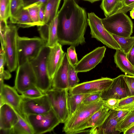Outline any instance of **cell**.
Instances as JSON below:
<instances>
[{"instance_id": "6da1fadb", "label": "cell", "mask_w": 134, "mask_h": 134, "mask_svg": "<svg viewBox=\"0 0 134 134\" xmlns=\"http://www.w3.org/2000/svg\"><path fill=\"white\" fill-rule=\"evenodd\" d=\"M58 18L59 43L75 47L85 43L84 35L88 25V16L85 10L75 0H63Z\"/></svg>"}, {"instance_id": "7a4b0ae2", "label": "cell", "mask_w": 134, "mask_h": 134, "mask_svg": "<svg viewBox=\"0 0 134 134\" xmlns=\"http://www.w3.org/2000/svg\"><path fill=\"white\" fill-rule=\"evenodd\" d=\"M105 106L102 99L88 104L82 103L72 115L64 123L63 131L66 133H76L79 128L96 112Z\"/></svg>"}, {"instance_id": "3957f363", "label": "cell", "mask_w": 134, "mask_h": 134, "mask_svg": "<svg viewBox=\"0 0 134 134\" xmlns=\"http://www.w3.org/2000/svg\"><path fill=\"white\" fill-rule=\"evenodd\" d=\"M50 48L44 46L38 55L29 61L36 77V86L44 93L52 88V80L48 75L47 65Z\"/></svg>"}, {"instance_id": "277c9868", "label": "cell", "mask_w": 134, "mask_h": 134, "mask_svg": "<svg viewBox=\"0 0 134 134\" xmlns=\"http://www.w3.org/2000/svg\"><path fill=\"white\" fill-rule=\"evenodd\" d=\"M18 65L36 58L42 48L46 45L39 37L28 38L18 36L17 40Z\"/></svg>"}, {"instance_id": "5b68a950", "label": "cell", "mask_w": 134, "mask_h": 134, "mask_svg": "<svg viewBox=\"0 0 134 134\" xmlns=\"http://www.w3.org/2000/svg\"><path fill=\"white\" fill-rule=\"evenodd\" d=\"M102 20L105 28L111 34L129 37L132 34L133 22L125 13H116Z\"/></svg>"}, {"instance_id": "8992f818", "label": "cell", "mask_w": 134, "mask_h": 134, "mask_svg": "<svg viewBox=\"0 0 134 134\" xmlns=\"http://www.w3.org/2000/svg\"><path fill=\"white\" fill-rule=\"evenodd\" d=\"M25 118L31 126L34 134H41L50 132L61 123L52 108L46 113L29 114L25 116Z\"/></svg>"}, {"instance_id": "52a82bcc", "label": "cell", "mask_w": 134, "mask_h": 134, "mask_svg": "<svg viewBox=\"0 0 134 134\" xmlns=\"http://www.w3.org/2000/svg\"><path fill=\"white\" fill-rule=\"evenodd\" d=\"M87 16L91 37L96 39L109 48L116 50L120 49L112 35L104 27L102 19L93 12L88 13Z\"/></svg>"}, {"instance_id": "ba28073f", "label": "cell", "mask_w": 134, "mask_h": 134, "mask_svg": "<svg viewBox=\"0 0 134 134\" xmlns=\"http://www.w3.org/2000/svg\"><path fill=\"white\" fill-rule=\"evenodd\" d=\"M68 89L51 88L45 93L47 94L53 109L61 123H64L69 118L67 100Z\"/></svg>"}, {"instance_id": "9c48e42d", "label": "cell", "mask_w": 134, "mask_h": 134, "mask_svg": "<svg viewBox=\"0 0 134 134\" xmlns=\"http://www.w3.org/2000/svg\"><path fill=\"white\" fill-rule=\"evenodd\" d=\"M5 36L4 50L7 66L9 71L12 72L18 66L17 40L18 36L17 26L9 25Z\"/></svg>"}, {"instance_id": "30bf717a", "label": "cell", "mask_w": 134, "mask_h": 134, "mask_svg": "<svg viewBox=\"0 0 134 134\" xmlns=\"http://www.w3.org/2000/svg\"><path fill=\"white\" fill-rule=\"evenodd\" d=\"M52 108L49 99L45 93L41 97L35 98L22 96L20 109V115L25 118V116L29 114L46 113Z\"/></svg>"}, {"instance_id": "8fae6325", "label": "cell", "mask_w": 134, "mask_h": 134, "mask_svg": "<svg viewBox=\"0 0 134 134\" xmlns=\"http://www.w3.org/2000/svg\"><path fill=\"white\" fill-rule=\"evenodd\" d=\"M36 85V77L30 61L18 65L14 86L17 91L21 94Z\"/></svg>"}, {"instance_id": "7c38bea8", "label": "cell", "mask_w": 134, "mask_h": 134, "mask_svg": "<svg viewBox=\"0 0 134 134\" xmlns=\"http://www.w3.org/2000/svg\"><path fill=\"white\" fill-rule=\"evenodd\" d=\"M113 81V79L110 78L102 77L96 80L79 83L74 87L68 89V92L72 94L102 92L110 86Z\"/></svg>"}, {"instance_id": "4fadbf2b", "label": "cell", "mask_w": 134, "mask_h": 134, "mask_svg": "<svg viewBox=\"0 0 134 134\" xmlns=\"http://www.w3.org/2000/svg\"><path fill=\"white\" fill-rule=\"evenodd\" d=\"M106 49L104 46L98 47L85 55L75 66L76 71L86 72L94 68L102 61Z\"/></svg>"}, {"instance_id": "5bb4252c", "label": "cell", "mask_w": 134, "mask_h": 134, "mask_svg": "<svg viewBox=\"0 0 134 134\" xmlns=\"http://www.w3.org/2000/svg\"><path fill=\"white\" fill-rule=\"evenodd\" d=\"M120 75L113 79L110 86L102 92L101 98L104 100L110 98L121 99L129 96L128 89L124 78Z\"/></svg>"}, {"instance_id": "9a60e30c", "label": "cell", "mask_w": 134, "mask_h": 134, "mask_svg": "<svg viewBox=\"0 0 134 134\" xmlns=\"http://www.w3.org/2000/svg\"><path fill=\"white\" fill-rule=\"evenodd\" d=\"M0 107L4 104H8L20 115V109L22 96L18 94L14 87L4 84L0 87Z\"/></svg>"}, {"instance_id": "2e32d148", "label": "cell", "mask_w": 134, "mask_h": 134, "mask_svg": "<svg viewBox=\"0 0 134 134\" xmlns=\"http://www.w3.org/2000/svg\"><path fill=\"white\" fill-rule=\"evenodd\" d=\"M62 46L58 42L53 47L51 48L47 60V68L49 77L52 79L61 65L65 53Z\"/></svg>"}, {"instance_id": "e0dca14e", "label": "cell", "mask_w": 134, "mask_h": 134, "mask_svg": "<svg viewBox=\"0 0 134 134\" xmlns=\"http://www.w3.org/2000/svg\"><path fill=\"white\" fill-rule=\"evenodd\" d=\"M70 63L65 53L62 62L52 79V88L68 89V73Z\"/></svg>"}, {"instance_id": "ac0fdd59", "label": "cell", "mask_w": 134, "mask_h": 134, "mask_svg": "<svg viewBox=\"0 0 134 134\" xmlns=\"http://www.w3.org/2000/svg\"><path fill=\"white\" fill-rule=\"evenodd\" d=\"M111 110L105 106L101 108L79 128L76 133L88 128L94 129L101 125L109 115Z\"/></svg>"}, {"instance_id": "d6986e66", "label": "cell", "mask_w": 134, "mask_h": 134, "mask_svg": "<svg viewBox=\"0 0 134 134\" xmlns=\"http://www.w3.org/2000/svg\"><path fill=\"white\" fill-rule=\"evenodd\" d=\"M18 120L17 112L11 106L4 104L0 107V129L12 128Z\"/></svg>"}, {"instance_id": "ffe728a7", "label": "cell", "mask_w": 134, "mask_h": 134, "mask_svg": "<svg viewBox=\"0 0 134 134\" xmlns=\"http://www.w3.org/2000/svg\"><path fill=\"white\" fill-rule=\"evenodd\" d=\"M118 122L114 112L111 110L110 114L103 124L99 127L91 129L89 134H114L119 133L116 130V126Z\"/></svg>"}, {"instance_id": "44dd1931", "label": "cell", "mask_w": 134, "mask_h": 134, "mask_svg": "<svg viewBox=\"0 0 134 134\" xmlns=\"http://www.w3.org/2000/svg\"><path fill=\"white\" fill-rule=\"evenodd\" d=\"M116 66L126 75L134 76V66L127 58L126 54L120 49L116 50L114 55Z\"/></svg>"}, {"instance_id": "7402d4cb", "label": "cell", "mask_w": 134, "mask_h": 134, "mask_svg": "<svg viewBox=\"0 0 134 134\" xmlns=\"http://www.w3.org/2000/svg\"><path fill=\"white\" fill-rule=\"evenodd\" d=\"M10 20L11 23L16 24L18 27L24 28L35 26L27 9L24 8L14 16L10 17Z\"/></svg>"}, {"instance_id": "603a6c76", "label": "cell", "mask_w": 134, "mask_h": 134, "mask_svg": "<svg viewBox=\"0 0 134 134\" xmlns=\"http://www.w3.org/2000/svg\"><path fill=\"white\" fill-rule=\"evenodd\" d=\"M61 0H48L45 5L44 25H49L56 17Z\"/></svg>"}, {"instance_id": "cb8c5ba5", "label": "cell", "mask_w": 134, "mask_h": 134, "mask_svg": "<svg viewBox=\"0 0 134 134\" xmlns=\"http://www.w3.org/2000/svg\"><path fill=\"white\" fill-rule=\"evenodd\" d=\"M91 93L72 94L68 92L67 103L69 114V118L72 115L84 100Z\"/></svg>"}, {"instance_id": "d4e9b609", "label": "cell", "mask_w": 134, "mask_h": 134, "mask_svg": "<svg viewBox=\"0 0 134 134\" xmlns=\"http://www.w3.org/2000/svg\"><path fill=\"white\" fill-rule=\"evenodd\" d=\"M100 7L107 17L116 13L123 6L120 0H102Z\"/></svg>"}, {"instance_id": "484cf974", "label": "cell", "mask_w": 134, "mask_h": 134, "mask_svg": "<svg viewBox=\"0 0 134 134\" xmlns=\"http://www.w3.org/2000/svg\"><path fill=\"white\" fill-rule=\"evenodd\" d=\"M17 113L18 120L12 128L13 134H34L32 128L27 120Z\"/></svg>"}, {"instance_id": "4316f807", "label": "cell", "mask_w": 134, "mask_h": 134, "mask_svg": "<svg viewBox=\"0 0 134 134\" xmlns=\"http://www.w3.org/2000/svg\"><path fill=\"white\" fill-rule=\"evenodd\" d=\"M58 14L56 17L49 25L48 38L46 46L50 48L53 47L58 42Z\"/></svg>"}, {"instance_id": "83f0119b", "label": "cell", "mask_w": 134, "mask_h": 134, "mask_svg": "<svg viewBox=\"0 0 134 134\" xmlns=\"http://www.w3.org/2000/svg\"><path fill=\"white\" fill-rule=\"evenodd\" d=\"M120 49L126 55L131 49L134 43V36L126 37L111 34Z\"/></svg>"}, {"instance_id": "f1b7e54d", "label": "cell", "mask_w": 134, "mask_h": 134, "mask_svg": "<svg viewBox=\"0 0 134 134\" xmlns=\"http://www.w3.org/2000/svg\"><path fill=\"white\" fill-rule=\"evenodd\" d=\"M129 111L124 118L118 123L116 130L120 133L124 132L132 124L134 123V110Z\"/></svg>"}, {"instance_id": "f546056e", "label": "cell", "mask_w": 134, "mask_h": 134, "mask_svg": "<svg viewBox=\"0 0 134 134\" xmlns=\"http://www.w3.org/2000/svg\"><path fill=\"white\" fill-rule=\"evenodd\" d=\"M43 4L37 3L31 5L24 9H27L30 17L35 25L41 26L39 18V10L40 5Z\"/></svg>"}, {"instance_id": "4dcf8cb0", "label": "cell", "mask_w": 134, "mask_h": 134, "mask_svg": "<svg viewBox=\"0 0 134 134\" xmlns=\"http://www.w3.org/2000/svg\"><path fill=\"white\" fill-rule=\"evenodd\" d=\"M75 66L70 63L68 73V89L72 88L77 85L79 82Z\"/></svg>"}, {"instance_id": "1f68e13d", "label": "cell", "mask_w": 134, "mask_h": 134, "mask_svg": "<svg viewBox=\"0 0 134 134\" xmlns=\"http://www.w3.org/2000/svg\"><path fill=\"white\" fill-rule=\"evenodd\" d=\"M10 0H0V19L7 20L10 17Z\"/></svg>"}, {"instance_id": "d6a6232c", "label": "cell", "mask_w": 134, "mask_h": 134, "mask_svg": "<svg viewBox=\"0 0 134 134\" xmlns=\"http://www.w3.org/2000/svg\"><path fill=\"white\" fill-rule=\"evenodd\" d=\"M21 94L23 97L29 98H35L41 97L45 93L36 86L28 89Z\"/></svg>"}, {"instance_id": "836d02e7", "label": "cell", "mask_w": 134, "mask_h": 134, "mask_svg": "<svg viewBox=\"0 0 134 134\" xmlns=\"http://www.w3.org/2000/svg\"><path fill=\"white\" fill-rule=\"evenodd\" d=\"M24 8L23 0H10V17L16 15Z\"/></svg>"}, {"instance_id": "e575fe53", "label": "cell", "mask_w": 134, "mask_h": 134, "mask_svg": "<svg viewBox=\"0 0 134 134\" xmlns=\"http://www.w3.org/2000/svg\"><path fill=\"white\" fill-rule=\"evenodd\" d=\"M134 104V95L129 96L120 99L118 107L115 110H126Z\"/></svg>"}, {"instance_id": "d590c367", "label": "cell", "mask_w": 134, "mask_h": 134, "mask_svg": "<svg viewBox=\"0 0 134 134\" xmlns=\"http://www.w3.org/2000/svg\"><path fill=\"white\" fill-rule=\"evenodd\" d=\"M66 54L70 64L75 66L79 61L77 59L75 47L73 46H70L67 48Z\"/></svg>"}, {"instance_id": "8d00e7d4", "label": "cell", "mask_w": 134, "mask_h": 134, "mask_svg": "<svg viewBox=\"0 0 134 134\" xmlns=\"http://www.w3.org/2000/svg\"><path fill=\"white\" fill-rule=\"evenodd\" d=\"M7 20L0 19V41L1 45L4 46L5 36L9 28Z\"/></svg>"}, {"instance_id": "74e56055", "label": "cell", "mask_w": 134, "mask_h": 134, "mask_svg": "<svg viewBox=\"0 0 134 134\" xmlns=\"http://www.w3.org/2000/svg\"><path fill=\"white\" fill-rule=\"evenodd\" d=\"M124 78L127 87L129 96L134 95V76L124 75Z\"/></svg>"}, {"instance_id": "f35d334b", "label": "cell", "mask_w": 134, "mask_h": 134, "mask_svg": "<svg viewBox=\"0 0 134 134\" xmlns=\"http://www.w3.org/2000/svg\"><path fill=\"white\" fill-rule=\"evenodd\" d=\"M102 92L99 91L91 93L84 100L82 103L85 104H88L101 99Z\"/></svg>"}, {"instance_id": "ab89813d", "label": "cell", "mask_w": 134, "mask_h": 134, "mask_svg": "<svg viewBox=\"0 0 134 134\" xmlns=\"http://www.w3.org/2000/svg\"><path fill=\"white\" fill-rule=\"evenodd\" d=\"M120 99L115 98H110L103 100L105 105L110 109L115 110L118 107Z\"/></svg>"}, {"instance_id": "60d3db41", "label": "cell", "mask_w": 134, "mask_h": 134, "mask_svg": "<svg viewBox=\"0 0 134 134\" xmlns=\"http://www.w3.org/2000/svg\"><path fill=\"white\" fill-rule=\"evenodd\" d=\"M5 63L6 58L4 47L1 46L0 55V73L2 72L4 70V66Z\"/></svg>"}, {"instance_id": "b9f144b4", "label": "cell", "mask_w": 134, "mask_h": 134, "mask_svg": "<svg viewBox=\"0 0 134 134\" xmlns=\"http://www.w3.org/2000/svg\"><path fill=\"white\" fill-rule=\"evenodd\" d=\"M116 117L118 122L123 120L129 113V111L124 110H114Z\"/></svg>"}, {"instance_id": "7bdbcfd3", "label": "cell", "mask_w": 134, "mask_h": 134, "mask_svg": "<svg viewBox=\"0 0 134 134\" xmlns=\"http://www.w3.org/2000/svg\"><path fill=\"white\" fill-rule=\"evenodd\" d=\"M48 0H23L24 4V8L37 3H41L46 5Z\"/></svg>"}, {"instance_id": "ee69618b", "label": "cell", "mask_w": 134, "mask_h": 134, "mask_svg": "<svg viewBox=\"0 0 134 134\" xmlns=\"http://www.w3.org/2000/svg\"><path fill=\"white\" fill-rule=\"evenodd\" d=\"M45 5L43 4H41L39 7V18L41 25H44V19Z\"/></svg>"}, {"instance_id": "f6af8a7d", "label": "cell", "mask_w": 134, "mask_h": 134, "mask_svg": "<svg viewBox=\"0 0 134 134\" xmlns=\"http://www.w3.org/2000/svg\"><path fill=\"white\" fill-rule=\"evenodd\" d=\"M126 55L127 58L134 66V43L130 51Z\"/></svg>"}, {"instance_id": "bcb514c9", "label": "cell", "mask_w": 134, "mask_h": 134, "mask_svg": "<svg viewBox=\"0 0 134 134\" xmlns=\"http://www.w3.org/2000/svg\"><path fill=\"white\" fill-rule=\"evenodd\" d=\"M133 8H134V2L127 6L123 7L119 10L116 13L123 12L126 13L128 11L131 10Z\"/></svg>"}, {"instance_id": "7dc6e473", "label": "cell", "mask_w": 134, "mask_h": 134, "mask_svg": "<svg viewBox=\"0 0 134 134\" xmlns=\"http://www.w3.org/2000/svg\"><path fill=\"white\" fill-rule=\"evenodd\" d=\"M9 71L4 70L1 73L0 79L3 80L9 79L11 77V75Z\"/></svg>"}, {"instance_id": "c3c4849f", "label": "cell", "mask_w": 134, "mask_h": 134, "mask_svg": "<svg viewBox=\"0 0 134 134\" xmlns=\"http://www.w3.org/2000/svg\"><path fill=\"white\" fill-rule=\"evenodd\" d=\"M0 133L13 134V129H0Z\"/></svg>"}, {"instance_id": "681fc988", "label": "cell", "mask_w": 134, "mask_h": 134, "mask_svg": "<svg viewBox=\"0 0 134 134\" xmlns=\"http://www.w3.org/2000/svg\"><path fill=\"white\" fill-rule=\"evenodd\" d=\"M122 2L123 7L127 6L133 3L134 0H123Z\"/></svg>"}, {"instance_id": "f907efd6", "label": "cell", "mask_w": 134, "mask_h": 134, "mask_svg": "<svg viewBox=\"0 0 134 134\" xmlns=\"http://www.w3.org/2000/svg\"><path fill=\"white\" fill-rule=\"evenodd\" d=\"M123 133L124 134H134V126L126 130Z\"/></svg>"}, {"instance_id": "816d5d0a", "label": "cell", "mask_w": 134, "mask_h": 134, "mask_svg": "<svg viewBox=\"0 0 134 134\" xmlns=\"http://www.w3.org/2000/svg\"><path fill=\"white\" fill-rule=\"evenodd\" d=\"M130 16L131 18L134 19V8H133L130 11Z\"/></svg>"}, {"instance_id": "f5cc1de1", "label": "cell", "mask_w": 134, "mask_h": 134, "mask_svg": "<svg viewBox=\"0 0 134 134\" xmlns=\"http://www.w3.org/2000/svg\"><path fill=\"white\" fill-rule=\"evenodd\" d=\"M133 110H134V104L126 110H128L129 111H130Z\"/></svg>"}, {"instance_id": "db71d44e", "label": "cell", "mask_w": 134, "mask_h": 134, "mask_svg": "<svg viewBox=\"0 0 134 134\" xmlns=\"http://www.w3.org/2000/svg\"><path fill=\"white\" fill-rule=\"evenodd\" d=\"M100 0H87V1H88L91 3H93L95 2L100 1Z\"/></svg>"}, {"instance_id": "11a10c76", "label": "cell", "mask_w": 134, "mask_h": 134, "mask_svg": "<svg viewBox=\"0 0 134 134\" xmlns=\"http://www.w3.org/2000/svg\"><path fill=\"white\" fill-rule=\"evenodd\" d=\"M134 126V123H133L132 124H131L126 129V130L128 129L131 128V127L132 126Z\"/></svg>"}, {"instance_id": "9f6ffc18", "label": "cell", "mask_w": 134, "mask_h": 134, "mask_svg": "<svg viewBox=\"0 0 134 134\" xmlns=\"http://www.w3.org/2000/svg\"><path fill=\"white\" fill-rule=\"evenodd\" d=\"M122 2L123 0H120Z\"/></svg>"}]
</instances>
